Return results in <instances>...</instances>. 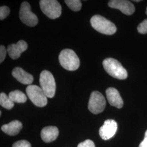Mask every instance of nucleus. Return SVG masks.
Segmentation results:
<instances>
[{
    "label": "nucleus",
    "instance_id": "obj_1",
    "mask_svg": "<svg viewBox=\"0 0 147 147\" xmlns=\"http://www.w3.org/2000/svg\"><path fill=\"white\" fill-rule=\"evenodd\" d=\"M102 64L105 71L113 78L119 80H125L127 77V72L121 63L112 58H106Z\"/></svg>",
    "mask_w": 147,
    "mask_h": 147
},
{
    "label": "nucleus",
    "instance_id": "obj_2",
    "mask_svg": "<svg viewBox=\"0 0 147 147\" xmlns=\"http://www.w3.org/2000/svg\"><path fill=\"white\" fill-rule=\"evenodd\" d=\"M59 61L63 68L75 71L80 67V59L76 53L70 49L63 50L59 55Z\"/></svg>",
    "mask_w": 147,
    "mask_h": 147
},
{
    "label": "nucleus",
    "instance_id": "obj_3",
    "mask_svg": "<svg viewBox=\"0 0 147 147\" xmlns=\"http://www.w3.org/2000/svg\"><path fill=\"white\" fill-rule=\"evenodd\" d=\"M92 27L99 32L106 35H112L117 31L116 25L100 15L94 16L90 19Z\"/></svg>",
    "mask_w": 147,
    "mask_h": 147
},
{
    "label": "nucleus",
    "instance_id": "obj_4",
    "mask_svg": "<svg viewBox=\"0 0 147 147\" xmlns=\"http://www.w3.org/2000/svg\"><path fill=\"white\" fill-rule=\"evenodd\" d=\"M39 82L41 88L47 98H53L56 92V82L53 74L47 70L40 73Z\"/></svg>",
    "mask_w": 147,
    "mask_h": 147
},
{
    "label": "nucleus",
    "instance_id": "obj_5",
    "mask_svg": "<svg viewBox=\"0 0 147 147\" xmlns=\"http://www.w3.org/2000/svg\"><path fill=\"white\" fill-rule=\"evenodd\" d=\"M27 94L34 105L42 107L47 105V96L41 87L37 85H29L26 89Z\"/></svg>",
    "mask_w": 147,
    "mask_h": 147
},
{
    "label": "nucleus",
    "instance_id": "obj_6",
    "mask_svg": "<svg viewBox=\"0 0 147 147\" xmlns=\"http://www.w3.org/2000/svg\"><path fill=\"white\" fill-rule=\"evenodd\" d=\"M42 13L51 19L59 18L62 13V7L56 0H41L39 2Z\"/></svg>",
    "mask_w": 147,
    "mask_h": 147
},
{
    "label": "nucleus",
    "instance_id": "obj_7",
    "mask_svg": "<svg viewBox=\"0 0 147 147\" xmlns=\"http://www.w3.org/2000/svg\"><path fill=\"white\" fill-rule=\"evenodd\" d=\"M19 17L21 21L28 26H35L38 22L37 16L32 12L31 5L28 2L26 1L21 3Z\"/></svg>",
    "mask_w": 147,
    "mask_h": 147
},
{
    "label": "nucleus",
    "instance_id": "obj_8",
    "mask_svg": "<svg viewBox=\"0 0 147 147\" xmlns=\"http://www.w3.org/2000/svg\"><path fill=\"white\" fill-rule=\"evenodd\" d=\"M106 100L104 95L98 91L93 92L89 98L88 109L94 114H99L105 109Z\"/></svg>",
    "mask_w": 147,
    "mask_h": 147
},
{
    "label": "nucleus",
    "instance_id": "obj_9",
    "mask_svg": "<svg viewBox=\"0 0 147 147\" xmlns=\"http://www.w3.org/2000/svg\"><path fill=\"white\" fill-rule=\"evenodd\" d=\"M108 5L112 8L119 9L127 16L132 15L135 12V7L129 1L126 0H111Z\"/></svg>",
    "mask_w": 147,
    "mask_h": 147
},
{
    "label": "nucleus",
    "instance_id": "obj_10",
    "mask_svg": "<svg viewBox=\"0 0 147 147\" xmlns=\"http://www.w3.org/2000/svg\"><path fill=\"white\" fill-rule=\"evenodd\" d=\"M118 125L116 121L113 119H107L99 129V135L102 139L107 140L116 134Z\"/></svg>",
    "mask_w": 147,
    "mask_h": 147
},
{
    "label": "nucleus",
    "instance_id": "obj_11",
    "mask_svg": "<svg viewBox=\"0 0 147 147\" xmlns=\"http://www.w3.org/2000/svg\"><path fill=\"white\" fill-rule=\"evenodd\" d=\"M28 47L27 42L24 40H19L16 44L9 45L7 48V52L9 56L13 59H16L21 56L23 52L25 51Z\"/></svg>",
    "mask_w": 147,
    "mask_h": 147
},
{
    "label": "nucleus",
    "instance_id": "obj_12",
    "mask_svg": "<svg viewBox=\"0 0 147 147\" xmlns=\"http://www.w3.org/2000/svg\"><path fill=\"white\" fill-rule=\"evenodd\" d=\"M106 94L107 99L110 104L118 109L122 108L123 106V100L121 97L119 92L115 88L110 87L106 89Z\"/></svg>",
    "mask_w": 147,
    "mask_h": 147
},
{
    "label": "nucleus",
    "instance_id": "obj_13",
    "mask_svg": "<svg viewBox=\"0 0 147 147\" xmlns=\"http://www.w3.org/2000/svg\"><path fill=\"white\" fill-rule=\"evenodd\" d=\"M12 75L22 84H28L29 86V84L31 85L33 81V76L20 67H16L13 69Z\"/></svg>",
    "mask_w": 147,
    "mask_h": 147
},
{
    "label": "nucleus",
    "instance_id": "obj_14",
    "mask_svg": "<svg viewBox=\"0 0 147 147\" xmlns=\"http://www.w3.org/2000/svg\"><path fill=\"white\" fill-rule=\"evenodd\" d=\"M59 131L57 127L47 126L42 129L41 131V137L44 142L50 143L56 140Z\"/></svg>",
    "mask_w": 147,
    "mask_h": 147
},
{
    "label": "nucleus",
    "instance_id": "obj_15",
    "mask_svg": "<svg viewBox=\"0 0 147 147\" xmlns=\"http://www.w3.org/2000/svg\"><path fill=\"white\" fill-rule=\"evenodd\" d=\"M22 128V123L20 121L17 120L12 121L9 123L5 124L1 127V129L3 131L11 136L17 135L21 131Z\"/></svg>",
    "mask_w": 147,
    "mask_h": 147
},
{
    "label": "nucleus",
    "instance_id": "obj_16",
    "mask_svg": "<svg viewBox=\"0 0 147 147\" xmlns=\"http://www.w3.org/2000/svg\"><path fill=\"white\" fill-rule=\"evenodd\" d=\"M8 96L14 102L24 103L26 101L27 97L26 95L19 90H16L14 91L11 92Z\"/></svg>",
    "mask_w": 147,
    "mask_h": 147
},
{
    "label": "nucleus",
    "instance_id": "obj_17",
    "mask_svg": "<svg viewBox=\"0 0 147 147\" xmlns=\"http://www.w3.org/2000/svg\"><path fill=\"white\" fill-rule=\"evenodd\" d=\"M0 105L6 109L11 110L14 107V102L11 100L9 96L4 93H1L0 94Z\"/></svg>",
    "mask_w": 147,
    "mask_h": 147
},
{
    "label": "nucleus",
    "instance_id": "obj_18",
    "mask_svg": "<svg viewBox=\"0 0 147 147\" xmlns=\"http://www.w3.org/2000/svg\"><path fill=\"white\" fill-rule=\"evenodd\" d=\"M66 5H68L69 8L72 11H78L81 10L82 7V3L81 1L79 0H65L64 1Z\"/></svg>",
    "mask_w": 147,
    "mask_h": 147
},
{
    "label": "nucleus",
    "instance_id": "obj_19",
    "mask_svg": "<svg viewBox=\"0 0 147 147\" xmlns=\"http://www.w3.org/2000/svg\"><path fill=\"white\" fill-rule=\"evenodd\" d=\"M10 13V9L7 6L0 7V20H2L6 18Z\"/></svg>",
    "mask_w": 147,
    "mask_h": 147
},
{
    "label": "nucleus",
    "instance_id": "obj_20",
    "mask_svg": "<svg viewBox=\"0 0 147 147\" xmlns=\"http://www.w3.org/2000/svg\"><path fill=\"white\" fill-rule=\"evenodd\" d=\"M137 31L141 34L147 33V19L140 24L137 27Z\"/></svg>",
    "mask_w": 147,
    "mask_h": 147
},
{
    "label": "nucleus",
    "instance_id": "obj_21",
    "mask_svg": "<svg viewBox=\"0 0 147 147\" xmlns=\"http://www.w3.org/2000/svg\"><path fill=\"white\" fill-rule=\"evenodd\" d=\"M13 147H31L30 143L25 140H21L14 143Z\"/></svg>",
    "mask_w": 147,
    "mask_h": 147
},
{
    "label": "nucleus",
    "instance_id": "obj_22",
    "mask_svg": "<svg viewBox=\"0 0 147 147\" xmlns=\"http://www.w3.org/2000/svg\"><path fill=\"white\" fill-rule=\"evenodd\" d=\"M78 147H95V146L94 143L92 140H87L84 141V142H81L79 144Z\"/></svg>",
    "mask_w": 147,
    "mask_h": 147
},
{
    "label": "nucleus",
    "instance_id": "obj_23",
    "mask_svg": "<svg viewBox=\"0 0 147 147\" xmlns=\"http://www.w3.org/2000/svg\"><path fill=\"white\" fill-rule=\"evenodd\" d=\"M7 54V50L5 47L3 45L0 47V62L2 63L5 58Z\"/></svg>",
    "mask_w": 147,
    "mask_h": 147
},
{
    "label": "nucleus",
    "instance_id": "obj_24",
    "mask_svg": "<svg viewBox=\"0 0 147 147\" xmlns=\"http://www.w3.org/2000/svg\"><path fill=\"white\" fill-rule=\"evenodd\" d=\"M139 147H147V130L145 132L144 138L140 143Z\"/></svg>",
    "mask_w": 147,
    "mask_h": 147
},
{
    "label": "nucleus",
    "instance_id": "obj_25",
    "mask_svg": "<svg viewBox=\"0 0 147 147\" xmlns=\"http://www.w3.org/2000/svg\"><path fill=\"white\" fill-rule=\"evenodd\" d=\"M135 2H140V1H139V0H138V1H134Z\"/></svg>",
    "mask_w": 147,
    "mask_h": 147
},
{
    "label": "nucleus",
    "instance_id": "obj_26",
    "mask_svg": "<svg viewBox=\"0 0 147 147\" xmlns=\"http://www.w3.org/2000/svg\"><path fill=\"white\" fill-rule=\"evenodd\" d=\"M146 14H147V9H146Z\"/></svg>",
    "mask_w": 147,
    "mask_h": 147
}]
</instances>
